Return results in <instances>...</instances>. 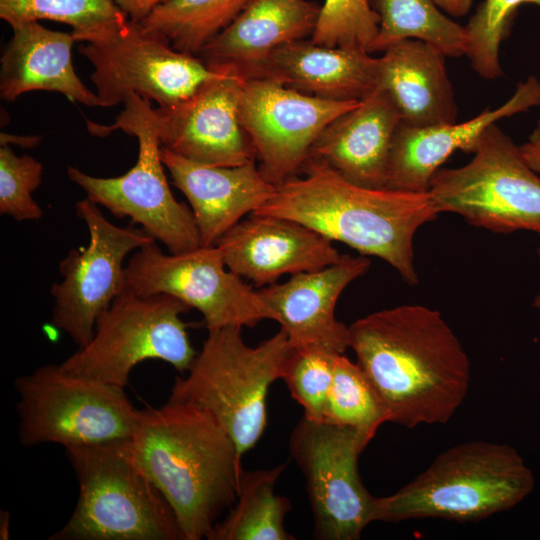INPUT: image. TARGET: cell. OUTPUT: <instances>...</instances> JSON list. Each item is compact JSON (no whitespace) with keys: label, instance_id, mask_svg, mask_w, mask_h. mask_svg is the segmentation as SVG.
I'll list each match as a JSON object with an SVG mask.
<instances>
[{"label":"cell","instance_id":"obj_15","mask_svg":"<svg viewBox=\"0 0 540 540\" xmlns=\"http://www.w3.org/2000/svg\"><path fill=\"white\" fill-rule=\"evenodd\" d=\"M359 102L323 99L270 79L244 77L239 116L262 175L276 186L300 174L325 127Z\"/></svg>","mask_w":540,"mask_h":540},{"label":"cell","instance_id":"obj_13","mask_svg":"<svg viewBox=\"0 0 540 540\" xmlns=\"http://www.w3.org/2000/svg\"><path fill=\"white\" fill-rule=\"evenodd\" d=\"M78 52L94 68L90 78L100 107L119 105L130 94L171 107L221 72L133 20L107 39L79 45Z\"/></svg>","mask_w":540,"mask_h":540},{"label":"cell","instance_id":"obj_29","mask_svg":"<svg viewBox=\"0 0 540 540\" xmlns=\"http://www.w3.org/2000/svg\"><path fill=\"white\" fill-rule=\"evenodd\" d=\"M0 18L11 27L51 20L69 25L76 42H95L121 31L130 20L112 0H0Z\"/></svg>","mask_w":540,"mask_h":540},{"label":"cell","instance_id":"obj_4","mask_svg":"<svg viewBox=\"0 0 540 540\" xmlns=\"http://www.w3.org/2000/svg\"><path fill=\"white\" fill-rule=\"evenodd\" d=\"M534 483L531 470L513 447L467 441L440 453L395 493L376 497L373 522L480 521L515 507L532 492Z\"/></svg>","mask_w":540,"mask_h":540},{"label":"cell","instance_id":"obj_37","mask_svg":"<svg viewBox=\"0 0 540 540\" xmlns=\"http://www.w3.org/2000/svg\"><path fill=\"white\" fill-rule=\"evenodd\" d=\"M474 0H434L436 5L444 12L453 17L465 16Z\"/></svg>","mask_w":540,"mask_h":540},{"label":"cell","instance_id":"obj_18","mask_svg":"<svg viewBox=\"0 0 540 540\" xmlns=\"http://www.w3.org/2000/svg\"><path fill=\"white\" fill-rule=\"evenodd\" d=\"M369 267L366 256L343 255L335 264L291 275L258 293L292 348L317 346L343 354L349 347V330L337 320L335 307L344 289Z\"/></svg>","mask_w":540,"mask_h":540},{"label":"cell","instance_id":"obj_35","mask_svg":"<svg viewBox=\"0 0 540 540\" xmlns=\"http://www.w3.org/2000/svg\"><path fill=\"white\" fill-rule=\"evenodd\" d=\"M130 20L140 22L169 0H112Z\"/></svg>","mask_w":540,"mask_h":540},{"label":"cell","instance_id":"obj_32","mask_svg":"<svg viewBox=\"0 0 540 540\" xmlns=\"http://www.w3.org/2000/svg\"><path fill=\"white\" fill-rule=\"evenodd\" d=\"M337 355L321 347L307 346L292 348L287 358L282 379L308 420L323 422Z\"/></svg>","mask_w":540,"mask_h":540},{"label":"cell","instance_id":"obj_1","mask_svg":"<svg viewBox=\"0 0 540 540\" xmlns=\"http://www.w3.org/2000/svg\"><path fill=\"white\" fill-rule=\"evenodd\" d=\"M348 330L349 347L387 421L408 428L445 424L464 402L470 361L438 310L400 305L370 313Z\"/></svg>","mask_w":540,"mask_h":540},{"label":"cell","instance_id":"obj_33","mask_svg":"<svg viewBox=\"0 0 540 540\" xmlns=\"http://www.w3.org/2000/svg\"><path fill=\"white\" fill-rule=\"evenodd\" d=\"M379 16L370 0H325L311 36L328 47L355 48L371 54Z\"/></svg>","mask_w":540,"mask_h":540},{"label":"cell","instance_id":"obj_10","mask_svg":"<svg viewBox=\"0 0 540 540\" xmlns=\"http://www.w3.org/2000/svg\"><path fill=\"white\" fill-rule=\"evenodd\" d=\"M190 309L167 294L139 296L124 290L98 318L91 341L60 365L69 373L121 388L145 360H161L186 372L198 354L181 319Z\"/></svg>","mask_w":540,"mask_h":540},{"label":"cell","instance_id":"obj_22","mask_svg":"<svg viewBox=\"0 0 540 540\" xmlns=\"http://www.w3.org/2000/svg\"><path fill=\"white\" fill-rule=\"evenodd\" d=\"M243 77L270 79L323 99L361 100L376 88L377 58L302 39L276 49Z\"/></svg>","mask_w":540,"mask_h":540},{"label":"cell","instance_id":"obj_9","mask_svg":"<svg viewBox=\"0 0 540 540\" xmlns=\"http://www.w3.org/2000/svg\"><path fill=\"white\" fill-rule=\"evenodd\" d=\"M472 153L467 164L433 175L428 192L439 214L456 213L498 233H540V177L520 147L494 123Z\"/></svg>","mask_w":540,"mask_h":540},{"label":"cell","instance_id":"obj_40","mask_svg":"<svg viewBox=\"0 0 540 540\" xmlns=\"http://www.w3.org/2000/svg\"><path fill=\"white\" fill-rule=\"evenodd\" d=\"M538 254H539V258H540V247L538 249ZM533 306L535 308H539L540 309V293L534 298L533 300Z\"/></svg>","mask_w":540,"mask_h":540},{"label":"cell","instance_id":"obj_27","mask_svg":"<svg viewBox=\"0 0 540 540\" xmlns=\"http://www.w3.org/2000/svg\"><path fill=\"white\" fill-rule=\"evenodd\" d=\"M379 30L371 53L383 52L406 39L426 42L449 57L465 55L468 46L464 26L442 12L434 0H374Z\"/></svg>","mask_w":540,"mask_h":540},{"label":"cell","instance_id":"obj_24","mask_svg":"<svg viewBox=\"0 0 540 540\" xmlns=\"http://www.w3.org/2000/svg\"><path fill=\"white\" fill-rule=\"evenodd\" d=\"M320 8L307 0H252L197 56L245 76L281 46L312 36Z\"/></svg>","mask_w":540,"mask_h":540},{"label":"cell","instance_id":"obj_31","mask_svg":"<svg viewBox=\"0 0 540 540\" xmlns=\"http://www.w3.org/2000/svg\"><path fill=\"white\" fill-rule=\"evenodd\" d=\"M540 0H484L464 26L468 37L466 56L482 78L493 80L502 75L499 61L501 42L509 34L517 8Z\"/></svg>","mask_w":540,"mask_h":540},{"label":"cell","instance_id":"obj_26","mask_svg":"<svg viewBox=\"0 0 540 540\" xmlns=\"http://www.w3.org/2000/svg\"><path fill=\"white\" fill-rule=\"evenodd\" d=\"M286 464L242 472L238 495L226 516L211 529L208 540H294L284 525L292 509L286 496L274 491Z\"/></svg>","mask_w":540,"mask_h":540},{"label":"cell","instance_id":"obj_23","mask_svg":"<svg viewBox=\"0 0 540 540\" xmlns=\"http://www.w3.org/2000/svg\"><path fill=\"white\" fill-rule=\"evenodd\" d=\"M415 39L399 41L377 58V85L396 106L401 122L415 127L454 123L458 108L445 58Z\"/></svg>","mask_w":540,"mask_h":540},{"label":"cell","instance_id":"obj_8","mask_svg":"<svg viewBox=\"0 0 540 540\" xmlns=\"http://www.w3.org/2000/svg\"><path fill=\"white\" fill-rule=\"evenodd\" d=\"M18 438L26 447H66L123 441L138 419L124 388L47 364L18 376Z\"/></svg>","mask_w":540,"mask_h":540},{"label":"cell","instance_id":"obj_16","mask_svg":"<svg viewBox=\"0 0 540 540\" xmlns=\"http://www.w3.org/2000/svg\"><path fill=\"white\" fill-rule=\"evenodd\" d=\"M218 69L221 72L190 98L155 109L157 133L161 147L188 160L239 166L256 160L239 116L244 77L231 67Z\"/></svg>","mask_w":540,"mask_h":540},{"label":"cell","instance_id":"obj_19","mask_svg":"<svg viewBox=\"0 0 540 540\" xmlns=\"http://www.w3.org/2000/svg\"><path fill=\"white\" fill-rule=\"evenodd\" d=\"M539 105L540 81L531 76L503 105L462 123L415 127L401 122L391 146L385 188L427 192L433 175L454 151L472 153L488 126Z\"/></svg>","mask_w":540,"mask_h":540},{"label":"cell","instance_id":"obj_11","mask_svg":"<svg viewBox=\"0 0 540 540\" xmlns=\"http://www.w3.org/2000/svg\"><path fill=\"white\" fill-rule=\"evenodd\" d=\"M372 439L359 430L303 417L289 439L313 514V536L320 540H357L373 522L376 497L364 486L358 468Z\"/></svg>","mask_w":540,"mask_h":540},{"label":"cell","instance_id":"obj_5","mask_svg":"<svg viewBox=\"0 0 540 540\" xmlns=\"http://www.w3.org/2000/svg\"><path fill=\"white\" fill-rule=\"evenodd\" d=\"M291 350L282 329L255 347L244 342L242 327L210 330L188 375L175 379L168 400L208 413L243 455L264 433L267 395L282 379Z\"/></svg>","mask_w":540,"mask_h":540},{"label":"cell","instance_id":"obj_38","mask_svg":"<svg viewBox=\"0 0 540 540\" xmlns=\"http://www.w3.org/2000/svg\"><path fill=\"white\" fill-rule=\"evenodd\" d=\"M9 142L19 144L24 147H35L39 144L40 138L36 136L17 137L7 133H1V145Z\"/></svg>","mask_w":540,"mask_h":540},{"label":"cell","instance_id":"obj_39","mask_svg":"<svg viewBox=\"0 0 540 540\" xmlns=\"http://www.w3.org/2000/svg\"><path fill=\"white\" fill-rule=\"evenodd\" d=\"M9 512L1 511L0 514V539L6 540L9 538Z\"/></svg>","mask_w":540,"mask_h":540},{"label":"cell","instance_id":"obj_6","mask_svg":"<svg viewBox=\"0 0 540 540\" xmlns=\"http://www.w3.org/2000/svg\"><path fill=\"white\" fill-rule=\"evenodd\" d=\"M79 484L75 509L50 540H185L163 494L125 440L65 448Z\"/></svg>","mask_w":540,"mask_h":540},{"label":"cell","instance_id":"obj_17","mask_svg":"<svg viewBox=\"0 0 540 540\" xmlns=\"http://www.w3.org/2000/svg\"><path fill=\"white\" fill-rule=\"evenodd\" d=\"M227 268L257 287L339 262L333 242L297 221L250 214L217 242Z\"/></svg>","mask_w":540,"mask_h":540},{"label":"cell","instance_id":"obj_28","mask_svg":"<svg viewBox=\"0 0 540 540\" xmlns=\"http://www.w3.org/2000/svg\"><path fill=\"white\" fill-rule=\"evenodd\" d=\"M252 0H169L140 21L183 53L202 47L230 24Z\"/></svg>","mask_w":540,"mask_h":540},{"label":"cell","instance_id":"obj_3","mask_svg":"<svg viewBox=\"0 0 540 540\" xmlns=\"http://www.w3.org/2000/svg\"><path fill=\"white\" fill-rule=\"evenodd\" d=\"M301 172L276 185L254 214L302 223L360 255L384 260L407 284L418 283L414 236L439 215L428 191L360 186L315 159H308Z\"/></svg>","mask_w":540,"mask_h":540},{"label":"cell","instance_id":"obj_30","mask_svg":"<svg viewBox=\"0 0 540 540\" xmlns=\"http://www.w3.org/2000/svg\"><path fill=\"white\" fill-rule=\"evenodd\" d=\"M323 422L348 426L373 439L387 416L362 369L343 354L335 358Z\"/></svg>","mask_w":540,"mask_h":540},{"label":"cell","instance_id":"obj_12","mask_svg":"<svg viewBox=\"0 0 540 540\" xmlns=\"http://www.w3.org/2000/svg\"><path fill=\"white\" fill-rule=\"evenodd\" d=\"M125 290L173 296L197 309L208 331L274 320L258 291L227 268L216 245L164 254L155 241L149 243L125 266Z\"/></svg>","mask_w":540,"mask_h":540},{"label":"cell","instance_id":"obj_25","mask_svg":"<svg viewBox=\"0 0 540 540\" xmlns=\"http://www.w3.org/2000/svg\"><path fill=\"white\" fill-rule=\"evenodd\" d=\"M12 28L1 56L0 97L15 101L31 91L63 94L74 103L100 107L98 97L80 80L72 63V33L53 31L38 21Z\"/></svg>","mask_w":540,"mask_h":540},{"label":"cell","instance_id":"obj_36","mask_svg":"<svg viewBox=\"0 0 540 540\" xmlns=\"http://www.w3.org/2000/svg\"><path fill=\"white\" fill-rule=\"evenodd\" d=\"M521 153L527 164L536 172L540 173V120L528 141L520 146Z\"/></svg>","mask_w":540,"mask_h":540},{"label":"cell","instance_id":"obj_2","mask_svg":"<svg viewBox=\"0 0 540 540\" xmlns=\"http://www.w3.org/2000/svg\"><path fill=\"white\" fill-rule=\"evenodd\" d=\"M125 448L172 507L185 540L206 538L236 501L242 455L205 411L170 400L139 410Z\"/></svg>","mask_w":540,"mask_h":540},{"label":"cell","instance_id":"obj_7","mask_svg":"<svg viewBox=\"0 0 540 540\" xmlns=\"http://www.w3.org/2000/svg\"><path fill=\"white\" fill-rule=\"evenodd\" d=\"M116 121L98 125L87 121L91 134L104 136L120 129L135 136L138 158L135 165L118 177L102 178L69 166V179L81 187L92 202L118 218L129 217L170 253L190 251L201 246L200 235L191 208L173 196L164 173L161 143L155 109L151 101L130 94Z\"/></svg>","mask_w":540,"mask_h":540},{"label":"cell","instance_id":"obj_20","mask_svg":"<svg viewBox=\"0 0 540 540\" xmlns=\"http://www.w3.org/2000/svg\"><path fill=\"white\" fill-rule=\"evenodd\" d=\"M161 159L173 184L187 198L201 246H215L247 214L263 206L276 186L261 173L255 160L232 166H209L161 147Z\"/></svg>","mask_w":540,"mask_h":540},{"label":"cell","instance_id":"obj_21","mask_svg":"<svg viewBox=\"0 0 540 540\" xmlns=\"http://www.w3.org/2000/svg\"><path fill=\"white\" fill-rule=\"evenodd\" d=\"M400 123L393 101L375 88L325 127L309 159L325 163L360 186L385 188L391 146Z\"/></svg>","mask_w":540,"mask_h":540},{"label":"cell","instance_id":"obj_14","mask_svg":"<svg viewBox=\"0 0 540 540\" xmlns=\"http://www.w3.org/2000/svg\"><path fill=\"white\" fill-rule=\"evenodd\" d=\"M75 209L87 226L89 243L59 262L63 280L51 287V321L81 348L94 336L101 314L125 290L126 255L155 239L141 227L114 225L89 198L78 201Z\"/></svg>","mask_w":540,"mask_h":540},{"label":"cell","instance_id":"obj_34","mask_svg":"<svg viewBox=\"0 0 540 540\" xmlns=\"http://www.w3.org/2000/svg\"><path fill=\"white\" fill-rule=\"evenodd\" d=\"M44 167L30 155L18 156L8 144L0 147V214L16 221H37L43 211L32 193L42 181Z\"/></svg>","mask_w":540,"mask_h":540}]
</instances>
